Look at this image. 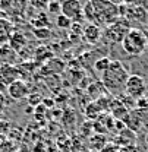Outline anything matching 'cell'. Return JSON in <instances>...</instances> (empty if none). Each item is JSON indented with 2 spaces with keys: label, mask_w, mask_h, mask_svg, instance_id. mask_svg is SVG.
I'll return each instance as SVG.
<instances>
[{
  "label": "cell",
  "mask_w": 148,
  "mask_h": 152,
  "mask_svg": "<svg viewBox=\"0 0 148 152\" xmlns=\"http://www.w3.org/2000/svg\"><path fill=\"white\" fill-rule=\"evenodd\" d=\"M84 114H85V117H87L88 121H93L94 123V121L103 114V111H101V108L98 107V104H97L95 101H93V102L87 104V107H85V110H84Z\"/></svg>",
  "instance_id": "cell-18"
},
{
  "label": "cell",
  "mask_w": 148,
  "mask_h": 152,
  "mask_svg": "<svg viewBox=\"0 0 148 152\" xmlns=\"http://www.w3.org/2000/svg\"><path fill=\"white\" fill-rule=\"evenodd\" d=\"M100 152H120V148H119L116 143L109 142V143H107V145H106V146H104V148H103Z\"/></svg>",
  "instance_id": "cell-28"
},
{
  "label": "cell",
  "mask_w": 148,
  "mask_h": 152,
  "mask_svg": "<svg viewBox=\"0 0 148 152\" xmlns=\"http://www.w3.org/2000/svg\"><path fill=\"white\" fill-rule=\"evenodd\" d=\"M31 23L34 25V28H47L49 26V18L44 12H38L37 16L31 20Z\"/></svg>",
  "instance_id": "cell-21"
},
{
  "label": "cell",
  "mask_w": 148,
  "mask_h": 152,
  "mask_svg": "<svg viewBox=\"0 0 148 152\" xmlns=\"http://www.w3.org/2000/svg\"><path fill=\"white\" fill-rule=\"evenodd\" d=\"M0 91H1V85H0Z\"/></svg>",
  "instance_id": "cell-38"
},
{
  "label": "cell",
  "mask_w": 148,
  "mask_h": 152,
  "mask_svg": "<svg viewBox=\"0 0 148 152\" xmlns=\"http://www.w3.org/2000/svg\"><path fill=\"white\" fill-rule=\"evenodd\" d=\"M32 34L38 39H47V38H50L53 35V32H52V29L49 26L47 28H34L32 29Z\"/></svg>",
  "instance_id": "cell-23"
},
{
  "label": "cell",
  "mask_w": 148,
  "mask_h": 152,
  "mask_svg": "<svg viewBox=\"0 0 148 152\" xmlns=\"http://www.w3.org/2000/svg\"><path fill=\"white\" fill-rule=\"evenodd\" d=\"M0 120H1V111H0Z\"/></svg>",
  "instance_id": "cell-36"
},
{
  "label": "cell",
  "mask_w": 148,
  "mask_h": 152,
  "mask_svg": "<svg viewBox=\"0 0 148 152\" xmlns=\"http://www.w3.org/2000/svg\"><path fill=\"white\" fill-rule=\"evenodd\" d=\"M109 1H111V3H114V4H117V6H120V4L123 3V0H109Z\"/></svg>",
  "instance_id": "cell-33"
},
{
  "label": "cell",
  "mask_w": 148,
  "mask_h": 152,
  "mask_svg": "<svg viewBox=\"0 0 148 152\" xmlns=\"http://www.w3.org/2000/svg\"><path fill=\"white\" fill-rule=\"evenodd\" d=\"M0 12H1V10H0ZM0 18H4V16H3V13H0Z\"/></svg>",
  "instance_id": "cell-35"
},
{
  "label": "cell",
  "mask_w": 148,
  "mask_h": 152,
  "mask_svg": "<svg viewBox=\"0 0 148 152\" xmlns=\"http://www.w3.org/2000/svg\"><path fill=\"white\" fill-rule=\"evenodd\" d=\"M147 91H148L147 82H145V79L142 76L129 75L128 80H126V85H125V94L136 101V99L145 96Z\"/></svg>",
  "instance_id": "cell-5"
},
{
  "label": "cell",
  "mask_w": 148,
  "mask_h": 152,
  "mask_svg": "<svg viewBox=\"0 0 148 152\" xmlns=\"http://www.w3.org/2000/svg\"><path fill=\"white\" fill-rule=\"evenodd\" d=\"M111 63V58L110 57H100V58H97L95 61H94V69L97 70V72H106L107 69H109V66H110Z\"/></svg>",
  "instance_id": "cell-20"
},
{
  "label": "cell",
  "mask_w": 148,
  "mask_h": 152,
  "mask_svg": "<svg viewBox=\"0 0 148 152\" xmlns=\"http://www.w3.org/2000/svg\"><path fill=\"white\" fill-rule=\"evenodd\" d=\"M147 86H148V82H147Z\"/></svg>",
  "instance_id": "cell-39"
},
{
  "label": "cell",
  "mask_w": 148,
  "mask_h": 152,
  "mask_svg": "<svg viewBox=\"0 0 148 152\" xmlns=\"http://www.w3.org/2000/svg\"><path fill=\"white\" fill-rule=\"evenodd\" d=\"M9 129H10V123L4 121V120H0V133H7Z\"/></svg>",
  "instance_id": "cell-29"
},
{
  "label": "cell",
  "mask_w": 148,
  "mask_h": 152,
  "mask_svg": "<svg viewBox=\"0 0 148 152\" xmlns=\"http://www.w3.org/2000/svg\"><path fill=\"white\" fill-rule=\"evenodd\" d=\"M4 105H6V96L3 94V91H0V111L4 108Z\"/></svg>",
  "instance_id": "cell-31"
},
{
  "label": "cell",
  "mask_w": 148,
  "mask_h": 152,
  "mask_svg": "<svg viewBox=\"0 0 148 152\" xmlns=\"http://www.w3.org/2000/svg\"><path fill=\"white\" fill-rule=\"evenodd\" d=\"M16 56H18V53L13 51L9 44L0 45V61H1V64H13Z\"/></svg>",
  "instance_id": "cell-16"
},
{
  "label": "cell",
  "mask_w": 148,
  "mask_h": 152,
  "mask_svg": "<svg viewBox=\"0 0 148 152\" xmlns=\"http://www.w3.org/2000/svg\"><path fill=\"white\" fill-rule=\"evenodd\" d=\"M129 77V73L120 60H111L110 66L106 72H103L101 83L107 89L109 94L125 92V85Z\"/></svg>",
  "instance_id": "cell-1"
},
{
  "label": "cell",
  "mask_w": 148,
  "mask_h": 152,
  "mask_svg": "<svg viewBox=\"0 0 148 152\" xmlns=\"http://www.w3.org/2000/svg\"><path fill=\"white\" fill-rule=\"evenodd\" d=\"M43 95L41 94H38V92H35V94H29L28 96H27V101H28V104L31 105V107H38L41 102H43Z\"/></svg>",
  "instance_id": "cell-24"
},
{
  "label": "cell",
  "mask_w": 148,
  "mask_h": 152,
  "mask_svg": "<svg viewBox=\"0 0 148 152\" xmlns=\"http://www.w3.org/2000/svg\"><path fill=\"white\" fill-rule=\"evenodd\" d=\"M71 32H72L74 35H82V34H84L82 22H72V26H71Z\"/></svg>",
  "instance_id": "cell-27"
},
{
  "label": "cell",
  "mask_w": 148,
  "mask_h": 152,
  "mask_svg": "<svg viewBox=\"0 0 148 152\" xmlns=\"http://www.w3.org/2000/svg\"><path fill=\"white\" fill-rule=\"evenodd\" d=\"M145 140H147V145H148V133H147V136H145Z\"/></svg>",
  "instance_id": "cell-34"
},
{
  "label": "cell",
  "mask_w": 148,
  "mask_h": 152,
  "mask_svg": "<svg viewBox=\"0 0 148 152\" xmlns=\"http://www.w3.org/2000/svg\"><path fill=\"white\" fill-rule=\"evenodd\" d=\"M34 58H37L38 61H46V60L53 58V53H52V50L49 47L40 45L37 50H35V53H34Z\"/></svg>",
  "instance_id": "cell-19"
},
{
  "label": "cell",
  "mask_w": 148,
  "mask_h": 152,
  "mask_svg": "<svg viewBox=\"0 0 148 152\" xmlns=\"http://www.w3.org/2000/svg\"><path fill=\"white\" fill-rule=\"evenodd\" d=\"M122 47L129 56H141L148 48V35L139 28H130L122 41Z\"/></svg>",
  "instance_id": "cell-3"
},
{
  "label": "cell",
  "mask_w": 148,
  "mask_h": 152,
  "mask_svg": "<svg viewBox=\"0 0 148 152\" xmlns=\"http://www.w3.org/2000/svg\"><path fill=\"white\" fill-rule=\"evenodd\" d=\"M47 9H49V12H52L54 15H60L62 13V6H60V1L59 0H50Z\"/></svg>",
  "instance_id": "cell-25"
},
{
  "label": "cell",
  "mask_w": 148,
  "mask_h": 152,
  "mask_svg": "<svg viewBox=\"0 0 148 152\" xmlns=\"http://www.w3.org/2000/svg\"><path fill=\"white\" fill-rule=\"evenodd\" d=\"M129 113V108L119 99V98H113V101H111L110 104V108H109V114H110L111 117L114 118V120H123L126 115Z\"/></svg>",
  "instance_id": "cell-10"
},
{
  "label": "cell",
  "mask_w": 148,
  "mask_h": 152,
  "mask_svg": "<svg viewBox=\"0 0 148 152\" xmlns=\"http://www.w3.org/2000/svg\"><path fill=\"white\" fill-rule=\"evenodd\" d=\"M120 152H139V151H138V148L135 145H132V146H126V148H120Z\"/></svg>",
  "instance_id": "cell-30"
},
{
  "label": "cell",
  "mask_w": 148,
  "mask_h": 152,
  "mask_svg": "<svg viewBox=\"0 0 148 152\" xmlns=\"http://www.w3.org/2000/svg\"><path fill=\"white\" fill-rule=\"evenodd\" d=\"M135 139H136L135 132H132L130 129L125 127L123 130H120V132L114 136L113 143H116L119 148H126V146H132V145H135Z\"/></svg>",
  "instance_id": "cell-9"
},
{
  "label": "cell",
  "mask_w": 148,
  "mask_h": 152,
  "mask_svg": "<svg viewBox=\"0 0 148 152\" xmlns=\"http://www.w3.org/2000/svg\"><path fill=\"white\" fill-rule=\"evenodd\" d=\"M87 92H88V96L93 101H97L100 96L107 94V89L104 88V85L101 83V80H95V82H91L87 86Z\"/></svg>",
  "instance_id": "cell-14"
},
{
  "label": "cell",
  "mask_w": 148,
  "mask_h": 152,
  "mask_svg": "<svg viewBox=\"0 0 148 152\" xmlns=\"http://www.w3.org/2000/svg\"><path fill=\"white\" fill-rule=\"evenodd\" d=\"M122 121H123V124H125L128 129H130L132 132L139 130L141 126H142V117H141V113L136 111V110H129L128 115H126Z\"/></svg>",
  "instance_id": "cell-12"
},
{
  "label": "cell",
  "mask_w": 148,
  "mask_h": 152,
  "mask_svg": "<svg viewBox=\"0 0 148 152\" xmlns=\"http://www.w3.org/2000/svg\"><path fill=\"white\" fill-rule=\"evenodd\" d=\"M90 152H97V151H93V149H91V151H90Z\"/></svg>",
  "instance_id": "cell-37"
},
{
  "label": "cell",
  "mask_w": 148,
  "mask_h": 152,
  "mask_svg": "<svg viewBox=\"0 0 148 152\" xmlns=\"http://www.w3.org/2000/svg\"><path fill=\"white\" fill-rule=\"evenodd\" d=\"M95 12V23L100 25H111L120 18L119 6L111 3L109 0H90Z\"/></svg>",
  "instance_id": "cell-2"
},
{
  "label": "cell",
  "mask_w": 148,
  "mask_h": 152,
  "mask_svg": "<svg viewBox=\"0 0 148 152\" xmlns=\"http://www.w3.org/2000/svg\"><path fill=\"white\" fill-rule=\"evenodd\" d=\"M7 94L12 99H16V101L24 99L29 95V86L24 79H18L7 86Z\"/></svg>",
  "instance_id": "cell-8"
},
{
  "label": "cell",
  "mask_w": 148,
  "mask_h": 152,
  "mask_svg": "<svg viewBox=\"0 0 148 152\" xmlns=\"http://www.w3.org/2000/svg\"><path fill=\"white\" fill-rule=\"evenodd\" d=\"M15 32V25L7 18H0V45L7 44Z\"/></svg>",
  "instance_id": "cell-11"
},
{
  "label": "cell",
  "mask_w": 148,
  "mask_h": 152,
  "mask_svg": "<svg viewBox=\"0 0 148 152\" xmlns=\"http://www.w3.org/2000/svg\"><path fill=\"white\" fill-rule=\"evenodd\" d=\"M21 70L15 64H0V85L3 86H9L10 83H13L15 80L21 79Z\"/></svg>",
  "instance_id": "cell-7"
},
{
  "label": "cell",
  "mask_w": 148,
  "mask_h": 152,
  "mask_svg": "<svg viewBox=\"0 0 148 152\" xmlns=\"http://www.w3.org/2000/svg\"><path fill=\"white\" fill-rule=\"evenodd\" d=\"M7 44L12 47L13 51H16L19 54V53L25 48V45L28 44V39H27V37H25L22 32H13V35L10 37V39H9Z\"/></svg>",
  "instance_id": "cell-15"
},
{
  "label": "cell",
  "mask_w": 148,
  "mask_h": 152,
  "mask_svg": "<svg viewBox=\"0 0 148 152\" xmlns=\"http://www.w3.org/2000/svg\"><path fill=\"white\" fill-rule=\"evenodd\" d=\"M103 35L101 32V28L95 23H88L85 28H84V38L88 44H97L100 41V38Z\"/></svg>",
  "instance_id": "cell-13"
},
{
  "label": "cell",
  "mask_w": 148,
  "mask_h": 152,
  "mask_svg": "<svg viewBox=\"0 0 148 152\" xmlns=\"http://www.w3.org/2000/svg\"><path fill=\"white\" fill-rule=\"evenodd\" d=\"M88 143H90V148L93 149V151H97L100 152L107 143H109V140H107V136L106 134H101V133H94L93 136H90V140H88Z\"/></svg>",
  "instance_id": "cell-17"
},
{
  "label": "cell",
  "mask_w": 148,
  "mask_h": 152,
  "mask_svg": "<svg viewBox=\"0 0 148 152\" xmlns=\"http://www.w3.org/2000/svg\"><path fill=\"white\" fill-rule=\"evenodd\" d=\"M56 26L60 28V29H71L72 20L68 18V16H65L63 13H60V15H57V18H56Z\"/></svg>",
  "instance_id": "cell-22"
},
{
  "label": "cell",
  "mask_w": 148,
  "mask_h": 152,
  "mask_svg": "<svg viewBox=\"0 0 148 152\" xmlns=\"http://www.w3.org/2000/svg\"><path fill=\"white\" fill-rule=\"evenodd\" d=\"M49 1H50V0H29L31 6L35 7V9H38V10H44V9H47Z\"/></svg>",
  "instance_id": "cell-26"
},
{
  "label": "cell",
  "mask_w": 148,
  "mask_h": 152,
  "mask_svg": "<svg viewBox=\"0 0 148 152\" xmlns=\"http://www.w3.org/2000/svg\"><path fill=\"white\" fill-rule=\"evenodd\" d=\"M130 26L129 22L123 18H119L116 22H113L111 25H107L106 29H104V35H106V39L110 41L113 44L116 42H120L123 41V38L126 37V34L129 32Z\"/></svg>",
  "instance_id": "cell-4"
},
{
  "label": "cell",
  "mask_w": 148,
  "mask_h": 152,
  "mask_svg": "<svg viewBox=\"0 0 148 152\" xmlns=\"http://www.w3.org/2000/svg\"><path fill=\"white\" fill-rule=\"evenodd\" d=\"M87 1H88V0H87Z\"/></svg>",
  "instance_id": "cell-40"
},
{
  "label": "cell",
  "mask_w": 148,
  "mask_h": 152,
  "mask_svg": "<svg viewBox=\"0 0 148 152\" xmlns=\"http://www.w3.org/2000/svg\"><path fill=\"white\" fill-rule=\"evenodd\" d=\"M43 104H44L46 108H47V107H49V108H53V107H54V101H53V99H43Z\"/></svg>",
  "instance_id": "cell-32"
},
{
  "label": "cell",
  "mask_w": 148,
  "mask_h": 152,
  "mask_svg": "<svg viewBox=\"0 0 148 152\" xmlns=\"http://www.w3.org/2000/svg\"><path fill=\"white\" fill-rule=\"evenodd\" d=\"M62 13L71 19L72 22H82L84 20V13H82V1L81 0H62Z\"/></svg>",
  "instance_id": "cell-6"
}]
</instances>
